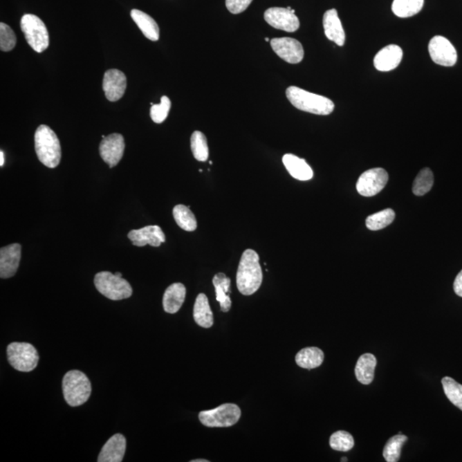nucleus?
<instances>
[{"mask_svg": "<svg viewBox=\"0 0 462 462\" xmlns=\"http://www.w3.org/2000/svg\"><path fill=\"white\" fill-rule=\"evenodd\" d=\"M266 41H267V42L270 41L269 38H266Z\"/></svg>", "mask_w": 462, "mask_h": 462, "instance_id": "42", "label": "nucleus"}, {"mask_svg": "<svg viewBox=\"0 0 462 462\" xmlns=\"http://www.w3.org/2000/svg\"><path fill=\"white\" fill-rule=\"evenodd\" d=\"M429 53L433 62L438 66H454L457 61V53L449 39L443 36H435L429 43Z\"/></svg>", "mask_w": 462, "mask_h": 462, "instance_id": "10", "label": "nucleus"}, {"mask_svg": "<svg viewBox=\"0 0 462 462\" xmlns=\"http://www.w3.org/2000/svg\"><path fill=\"white\" fill-rule=\"evenodd\" d=\"M454 290L457 295L462 297V270L456 277L454 281Z\"/></svg>", "mask_w": 462, "mask_h": 462, "instance_id": "38", "label": "nucleus"}, {"mask_svg": "<svg viewBox=\"0 0 462 462\" xmlns=\"http://www.w3.org/2000/svg\"><path fill=\"white\" fill-rule=\"evenodd\" d=\"M252 0H226L225 5L229 12L232 14H240L248 9Z\"/></svg>", "mask_w": 462, "mask_h": 462, "instance_id": "37", "label": "nucleus"}, {"mask_svg": "<svg viewBox=\"0 0 462 462\" xmlns=\"http://www.w3.org/2000/svg\"><path fill=\"white\" fill-rule=\"evenodd\" d=\"M403 57L400 46L389 45L378 53L374 57V66L378 71L386 72L395 70L399 66Z\"/></svg>", "mask_w": 462, "mask_h": 462, "instance_id": "17", "label": "nucleus"}, {"mask_svg": "<svg viewBox=\"0 0 462 462\" xmlns=\"http://www.w3.org/2000/svg\"><path fill=\"white\" fill-rule=\"evenodd\" d=\"M330 446L332 450L346 452L355 446V440L348 432L338 431L333 433L330 438Z\"/></svg>", "mask_w": 462, "mask_h": 462, "instance_id": "34", "label": "nucleus"}, {"mask_svg": "<svg viewBox=\"0 0 462 462\" xmlns=\"http://www.w3.org/2000/svg\"><path fill=\"white\" fill-rule=\"evenodd\" d=\"M16 44L17 36L12 28L6 24H0V50L2 52H10L15 48Z\"/></svg>", "mask_w": 462, "mask_h": 462, "instance_id": "36", "label": "nucleus"}, {"mask_svg": "<svg viewBox=\"0 0 462 462\" xmlns=\"http://www.w3.org/2000/svg\"><path fill=\"white\" fill-rule=\"evenodd\" d=\"M388 180L389 175L385 169H370L360 175L356 184V189L360 196H374L384 190Z\"/></svg>", "mask_w": 462, "mask_h": 462, "instance_id": "9", "label": "nucleus"}, {"mask_svg": "<svg viewBox=\"0 0 462 462\" xmlns=\"http://www.w3.org/2000/svg\"><path fill=\"white\" fill-rule=\"evenodd\" d=\"M290 102L297 109L316 115H329L334 111L335 104L326 97L315 95L304 89L291 86L286 90Z\"/></svg>", "mask_w": 462, "mask_h": 462, "instance_id": "3", "label": "nucleus"}, {"mask_svg": "<svg viewBox=\"0 0 462 462\" xmlns=\"http://www.w3.org/2000/svg\"><path fill=\"white\" fill-rule=\"evenodd\" d=\"M212 284L216 290V299L219 302L220 308L223 313L229 312L231 308L230 292L231 281L225 274L222 272L216 274L212 279Z\"/></svg>", "mask_w": 462, "mask_h": 462, "instance_id": "24", "label": "nucleus"}, {"mask_svg": "<svg viewBox=\"0 0 462 462\" xmlns=\"http://www.w3.org/2000/svg\"><path fill=\"white\" fill-rule=\"evenodd\" d=\"M377 366V359L371 353H364L360 357L355 367V376L357 380L362 385H370L374 380L375 368Z\"/></svg>", "mask_w": 462, "mask_h": 462, "instance_id": "23", "label": "nucleus"}, {"mask_svg": "<svg viewBox=\"0 0 462 462\" xmlns=\"http://www.w3.org/2000/svg\"><path fill=\"white\" fill-rule=\"evenodd\" d=\"M263 272L257 252L247 249L241 255L237 274V284L240 293L254 295L261 288Z\"/></svg>", "mask_w": 462, "mask_h": 462, "instance_id": "1", "label": "nucleus"}, {"mask_svg": "<svg viewBox=\"0 0 462 462\" xmlns=\"http://www.w3.org/2000/svg\"><path fill=\"white\" fill-rule=\"evenodd\" d=\"M283 163L294 178L299 181H308L313 178V169L303 158L288 154L283 157Z\"/></svg>", "mask_w": 462, "mask_h": 462, "instance_id": "20", "label": "nucleus"}, {"mask_svg": "<svg viewBox=\"0 0 462 462\" xmlns=\"http://www.w3.org/2000/svg\"><path fill=\"white\" fill-rule=\"evenodd\" d=\"M395 216V212L392 209H385L368 216L366 225L370 230H380L391 225L394 221Z\"/></svg>", "mask_w": 462, "mask_h": 462, "instance_id": "29", "label": "nucleus"}, {"mask_svg": "<svg viewBox=\"0 0 462 462\" xmlns=\"http://www.w3.org/2000/svg\"><path fill=\"white\" fill-rule=\"evenodd\" d=\"M295 10L290 7L281 8V7H272L266 10L264 14L266 23L277 30L286 32H295L299 28V21L295 15Z\"/></svg>", "mask_w": 462, "mask_h": 462, "instance_id": "11", "label": "nucleus"}, {"mask_svg": "<svg viewBox=\"0 0 462 462\" xmlns=\"http://www.w3.org/2000/svg\"><path fill=\"white\" fill-rule=\"evenodd\" d=\"M186 297V288L183 284L176 283L166 288L163 297L165 311L174 314L182 308Z\"/></svg>", "mask_w": 462, "mask_h": 462, "instance_id": "21", "label": "nucleus"}, {"mask_svg": "<svg viewBox=\"0 0 462 462\" xmlns=\"http://www.w3.org/2000/svg\"><path fill=\"white\" fill-rule=\"evenodd\" d=\"M270 46L277 55L287 63L299 64L304 57V49L297 39L290 37L274 38L270 41Z\"/></svg>", "mask_w": 462, "mask_h": 462, "instance_id": "13", "label": "nucleus"}, {"mask_svg": "<svg viewBox=\"0 0 462 462\" xmlns=\"http://www.w3.org/2000/svg\"><path fill=\"white\" fill-rule=\"evenodd\" d=\"M240 407L233 403H225L214 409L201 411L198 418L205 427H230L236 425L241 418Z\"/></svg>", "mask_w": 462, "mask_h": 462, "instance_id": "8", "label": "nucleus"}, {"mask_svg": "<svg viewBox=\"0 0 462 462\" xmlns=\"http://www.w3.org/2000/svg\"><path fill=\"white\" fill-rule=\"evenodd\" d=\"M324 355L322 350L315 346L305 348L295 356V362L299 367L311 370L321 366L324 362Z\"/></svg>", "mask_w": 462, "mask_h": 462, "instance_id": "26", "label": "nucleus"}, {"mask_svg": "<svg viewBox=\"0 0 462 462\" xmlns=\"http://www.w3.org/2000/svg\"><path fill=\"white\" fill-rule=\"evenodd\" d=\"M194 319L198 326L203 328H210L214 324V314H212L208 299L205 294L198 295L194 306Z\"/></svg>", "mask_w": 462, "mask_h": 462, "instance_id": "25", "label": "nucleus"}, {"mask_svg": "<svg viewBox=\"0 0 462 462\" xmlns=\"http://www.w3.org/2000/svg\"><path fill=\"white\" fill-rule=\"evenodd\" d=\"M35 151L39 160L48 168H56L61 160V146L59 138L48 125L42 124L36 129Z\"/></svg>", "mask_w": 462, "mask_h": 462, "instance_id": "2", "label": "nucleus"}, {"mask_svg": "<svg viewBox=\"0 0 462 462\" xmlns=\"http://www.w3.org/2000/svg\"><path fill=\"white\" fill-rule=\"evenodd\" d=\"M7 358L16 370L28 373L37 367L39 353L35 346L28 342H12L7 346Z\"/></svg>", "mask_w": 462, "mask_h": 462, "instance_id": "7", "label": "nucleus"}, {"mask_svg": "<svg viewBox=\"0 0 462 462\" xmlns=\"http://www.w3.org/2000/svg\"><path fill=\"white\" fill-rule=\"evenodd\" d=\"M324 34L330 41L342 46L345 42V32L338 17L337 10L331 9L324 13L323 17Z\"/></svg>", "mask_w": 462, "mask_h": 462, "instance_id": "18", "label": "nucleus"}, {"mask_svg": "<svg viewBox=\"0 0 462 462\" xmlns=\"http://www.w3.org/2000/svg\"><path fill=\"white\" fill-rule=\"evenodd\" d=\"M91 382L86 374L78 370H71L63 378V393L68 405L78 407L88 402L91 396Z\"/></svg>", "mask_w": 462, "mask_h": 462, "instance_id": "4", "label": "nucleus"}, {"mask_svg": "<svg viewBox=\"0 0 462 462\" xmlns=\"http://www.w3.org/2000/svg\"><path fill=\"white\" fill-rule=\"evenodd\" d=\"M20 26L28 44L35 52L41 53L48 49L49 34L48 28L41 18L33 14H25L21 17Z\"/></svg>", "mask_w": 462, "mask_h": 462, "instance_id": "6", "label": "nucleus"}, {"mask_svg": "<svg viewBox=\"0 0 462 462\" xmlns=\"http://www.w3.org/2000/svg\"><path fill=\"white\" fill-rule=\"evenodd\" d=\"M125 142L121 133H114L104 137L100 144V154L102 160L113 168L124 156Z\"/></svg>", "mask_w": 462, "mask_h": 462, "instance_id": "12", "label": "nucleus"}, {"mask_svg": "<svg viewBox=\"0 0 462 462\" xmlns=\"http://www.w3.org/2000/svg\"><path fill=\"white\" fill-rule=\"evenodd\" d=\"M442 385L447 399L462 411V385L450 377L443 378Z\"/></svg>", "mask_w": 462, "mask_h": 462, "instance_id": "33", "label": "nucleus"}, {"mask_svg": "<svg viewBox=\"0 0 462 462\" xmlns=\"http://www.w3.org/2000/svg\"><path fill=\"white\" fill-rule=\"evenodd\" d=\"M133 246L144 247L150 245L158 248L165 241L163 230L158 225H149L139 230H132L128 234Z\"/></svg>", "mask_w": 462, "mask_h": 462, "instance_id": "15", "label": "nucleus"}, {"mask_svg": "<svg viewBox=\"0 0 462 462\" xmlns=\"http://www.w3.org/2000/svg\"><path fill=\"white\" fill-rule=\"evenodd\" d=\"M127 89V77L124 72L111 68L104 75L103 90L107 99L111 102L118 101L124 96Z\"/></svg>", "mask_w": 462, "mask_h": 462, "instance_id": "14", "label": "nucleus"}, {"mask_svg": "<svg viewBox=\"0 0 462 462\" xmlns=\"http://www.w3.org/2000/svg\"><path fill=\"white\" fill-rule=\"evenodd\" d=\"M434 183V176L429 168L421 169L413 184V192L415 196H422L432 190Z\"/></svg>", "mask_w": 462, "mask_h": 462, "instance_id": "32", "label": "nucleus"}, {"mask_svg": "<svg viewBox=\"0 0 462 462\" xmlns=\"http://www.w3.org/2000/svg\"><path fill=\"white\" fill-rule=\"evenodd\" d=\"M95 285L101 295L113 301H120L131 297L133 290L120 272H101L95 277Z\"/></svg>", "mask_w": 462, "mask_h": 462, "instance_id": "5", "label": "nucleus"}, {"mask_svg": "<svg viewBox=\"0 0 462 462\" xmlns=\"http://www.w3.org/2000/svg\"><path fill=\"white\" fill-rule=\"evenodd\" d=\"M171 106V100H169L168 97H162L160 104H154L151 107L150 115L151 120L156 122V124H162L167 118Z\"/></svg>", "mask_w": 462, "mask_h": 462, "instance_id": "35", "label": "nucleus"}, {"mask_svg": "<svg viewBox=\"0 0 462 462\" xmlns=\"http://www.w3.org/2000/svg\"><path fill=\"white\" fill-rule=\"evenodd\" d=\"M21 255L20 244L14 243L0 249V277L10 279L15 275Z\"/></svg>", "mask_w": 462, "mask_h": 462, "instance_id": "16", "label": "nucleus"}, {"mask_svg": "<svg viewBox=\"0 0 462 462\" xmlns=\"http://www.w3.org/2000/svg\"><path fill=\"white\" fill-rule=\"evenodd\" d=\"M191 462H209V461L204 460V459H200V460L196 459V460L191 461Z\"/></svg>", "mask_w": 462, "mask_h": 462, "instance_id": "40", "label": "nucleus"}, {"mask_svg": "<svg viewBox=\"0 0 462 462\" xmlns=\"http://www.w3.org/2000/svg\"><path fill=\"white\" fill-rule=\"evenodd\" d=\"M191 151L198 161L205 162L209 157L207 137L201 131H194L191 136Z\"/></svg>", "mask_w": 462, "mask_h": 462, "instance_id": "31", "label": "nucleus"}, {"mask_svg": "<svg viewBox=\"0 0 462 462\" xmlns=\"http://www.w3.org/2000/svg\"><path fill=\"white\" fill-rule=\"evenodd\" d=\"M341 461H348V459H346V457H344V458H342V459L341 460Z\"/></svg>", "mask_w": 462, "mask_h": 462, "instance_id": "41", "label": "nucleus"}, {"mask_svg": "<svg viewBox=\"0 0 462 462\" xmlns=\"http://www.w3.org/2000/svg\"><path fill=\"white\" fill-rule=\"evenodd\" d=\"M3 164H5V154H3V151H0V166H3Z\"/></svg>", "mask_w": 462, "mask_h": 462, "instance_id": "39", "label": "nucleus"}, {"mask_svg": "<svg viewBox=\"0 0 462 462\" xmlns=\"http://www.w3.org/2000/svg\"><path fill=\"white\" fill-rule=\"evenodd\" d=\"M132 19L139 27L145 37L150 41H157L160 39V28L153 17L142 10L133 9L131 13Z\"/></svg>", "mask_w": 462, "mask_h": 462, "instance_id": "22", "label": "nucleus"}, {"mask_svg": "<svg viewBox=\"0 0 462 462\" xmlns=\"http://www.w3.org/2000/svg\"><path fill=\"white\" fill-rule=\"evenodd\" d=\"M126 451V439L122 434H115L108 440L101 450L99 462H121Z\"/></svg>", "mask_w": 462, "mask_h": 462, "instance_id": "19", "label": "nucleus"}, {"mask_svg": "<svg viewBox=\"0 0 462 462\" xmlns=\"http://www.w3.org/2000/svg\"><path fill=\"white\" fill-rule=\"evenodd\" d=\"M424 6V0H394L392 12L396 16L407 18L416 15Z\"/></svg>", "mask_w": 462, "mask_h": 462, "instance_id": "27", "label": "nucleus"}, {"mask_svg": "<svg viewBox=\"0 0 462 462\" xmlns=\"http://www.w3.org/2000/svg\"><path fill=\"white\" fill-rule=\"evenodd\" d=\"M407 440V436L402 434L396 435L389 438L382 451L385 461L387 462L398 461L400 453H402V447Z\"/></svg>", "mask_w": 462, "mask_h": 462, "instance_id": "30", "label": "nucleus"}, {"mask_svg": "<svg viewBox=\"0 0 462 462\" xmlns=\"http://www.w3.org/2000/svg\"><path fill=\"white\" fill-rule=\"evenodd\" d=\"M173 216L180 228L190 232L197 229V220L190 207L184 205H176L173 209Z\"/></svg>", "mask_w": 462, "mask_h": 462, "instance_id": "28", "label": "nucleus"}]
</instances>
